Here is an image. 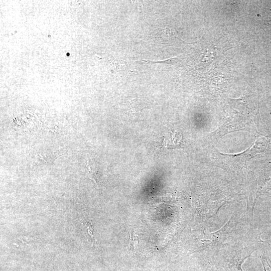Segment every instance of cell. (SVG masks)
<instances>
[{
  "label": "cell",
  "mask_w": 271,
  "mask_h": 271,
  "mask_svg": "<svg viewBox=\"0 0 271 271\" xmlns=\"http://www.w3.org/2000/svg\"><path fill=\"white\" fill-rule=\"evenodd\" d=\"M139 236L134 231H131L130 232V239L129 242V246L130 248L136 249L139 244Z\"/></svg>",
  "instance_id": "7a4b0ae2"
},
{
  "label": "cell",
  "mask_w": 271,
  "mask_h": 271,
  "mask_svg": "<svg viewBox=\"0 0 271 271\" xmlns=\"http://www.w3.org/2000/svg\"><path fill=\"white\" fill-rule=\"evenodd\" d=\"M87 166L88 168V173L89 175V178L93 180L96 185L98 186V178L96 172L91 168V167L89 164V161L87 162Z\"/></svg>",
  "instance_id": "277c9868"
},
{
  "label": "cell",
  "mask_w": 271,
  "mask_h": 271,
  "mask_svg": "<svg viewBox=\"0 0 271 271\" xmlns=\"http://www.w3.org/2000/svg\"><path fill=\"white\" fill-rule=\"evenodd\" d=\"M260 259L263 267L264 271H271V260L267 251L264 250L260 256Z\"/></svg>",
  "instance_id": "6da1fadb"
},
{
  "label": "cell",
  "mask_w": 271,
  "mask_h": 271,
  "mask_svg": "<svg viewBox=\"0 0 271 271\" xmlns=\"http://www.w3.org/2000/svg\"><path fill=\"white\" fill-rule=\"evenodd\" d=\"M82 223L84 224V225H85V226H86L87 229V232L89 235L92 238L95 240V238L94 235V230L92 226V224L91 222L86 221V220H84L82 221Z\"/></svg>",
  "instance_id": "5b68a950"
},
{
  "label": "cell",
  "mask_w": 271,
  "mask_h": 271,
  "mask_svg": "<svg viewBox=\"0 0 271 271\" xmlns=\"http://www.w3.org/2000/svg\"><path fill=\"white\" fill-rule=\"evenodd\" d=\"M143 61L147 63H151V64H170V65H175L177 63V58H172L170 59H168L165 60L163 61H150L149 60H143Z\"/></svg>",
  "instance_id": "3957f363"
}]
</instances>
